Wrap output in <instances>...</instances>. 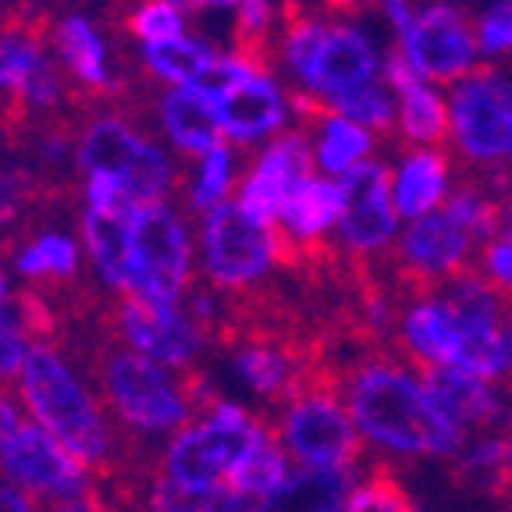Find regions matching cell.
Instances as JSON below:
<instances>
[{"label": "cell", "instance_id": "2", "mask_svg": "<svg viewBox=\"0 0 512 512\" xmlns=\"http://www.w3.org/2000/svg\"><path fill=\"white\" fill-rule=\"evenodd\" d=\"M18 388L43 431L54 434L68 452H75L86 466H96L104 473L118 470V438L107 427L104 406L75 377V370L54 345H32L22 363V374H18Z\"/></svg>", "mask_w": 512, "mask_h": 512}, {"label": "cell", "instance_id": "21", "mask_svg": "<svg viewBox=\"0 0 512 512\" xmlns=\"http://www.w3.org/2000/svg\"><path fill=\"white\" fill-rule=\"evenodd\" d=\"M416 374H420L427 399L452 424H459L463 431H473V427L488 431V427H495L498 413H502V402H498V395L484 381H477V377L463 374L456 367H416Z\"/></svg>", "mask_w": 512, "mask_h": 512}, {"label": "cell", "instance_id": "44", "mask_svg": "<svg viewBox=\"0 0 512 512\" xmlns=\"http://www.w3.org/2000/svg\"><path fill=\"white\" fill-rule=\"evenodd\" d=\"M384 11H388V22L395 25V32H399V40H402V36H406V32L413 29V22H416L413 4H409V0H388V4H384Z\"/></svg>", "mask_w": 512, "mask_h": 512}, {"label": "cell", "instance_id": "28", "mask_svg": "<svg viewBox=\"0 0 512 512\" xmlns=\"http://www.w3.org/2000/svg\"><path fill=\"white\" fill-rule=\"evenodd\" d=\"M79 260L82 246L61 228L36 232L11 253V264L25 281H72L79 274Z\"/></svg>", "mask_w": 512, "mask_h": 512}, {"label": "cell", "instance_id": "29", "mask_svg": "<svg viewBox=\"0 0 512 512\" xmlns=\"http://www.w3.org/2000/svg\"><path fill=\"white\" fill-rule=\"evenodd\" d=\"M313 139H317L313 160H317L328 175H338V178H345L352 168H360L363 160H367L370 146H374L367 128L342 118V114H331V118L320 121Z\"/></svg>", "mask_w": 512, "mask_h": 512}, {"label": "cell", "instance_id": "31", "mask_svg": "<svg viewBox=\"0 0 512 512\" xmlns=\"http://www.w3.org/2000/svg\"><path fill=\"white\" fill-rule=\"evenodd\" d=\"M288 477H292V473H288V459H285V452H281V441H278V434H274V427H267L264 441H260L246 456V463L235 470L228 491L239 498H260V502H267Z\"/></svg>", "mask_w": 512, "mask_h": 512}, {"label": "cell", "instance_id": "7", "mask_svg": "<svg viewBox=\"0 0 512 512\" xmlns=\"http://www.w3.org/2000/svg\"><path fill=\"white\" fill-rule=\"evenodd\" d=\"M299 253L278 224H260L235 200L210 210L200 224V264L217 292H249L274 264H299Z\"/></svg>", "mask_w": 512, "mask_h": 512}, {"label": "cell", "instance_id": "50", "mask_svg": "<svg viewBox=\"0 0 512 512\" xmlns=\"http://www.w3.org/2000/svg\"><path fill=\"white\" fill-rule=\"evenodd\" d=\"M11 303V288H8V274L0 271V306Z\"/></svg>", "mask_w": 512, "mask_h": 512}, {"label": "cell", "instance_id": "11", "mask_svg": "<svg viewBox=\"0 0 512 512\" xmlns=\"http://www.w3.org/2000/svg\"><path fill=\"white\" fill-rule=\"evenodd\" d=\"M111 324L114 342L171 370H192L203 342L210 338L200 320L182 306H157L136 296H121Z\"/></svg>", "mask_w": 512, "mask_h": 512}, {"label": "cell", "instance_id": "35", "mask_svg": "<svg viewBox=\"0 0 512 512\" xmlns=\"http://www.w3.org/2000/svg\"><path fill=\"white\" fill-rule=\"evenodd\" d=\"M345 512H416L409 491L402 488V480L392 473V466L377 463L370 470L367 484L352 491Z\"/></svg>", "mask_w": 512, "mask_h": 512}, {"label": "cell", "instance_id": "38", "mask_svg": "<svg viewBox=\"0 0 512 512\" xmlns=\"http://www.w3.org/2000/svg\"><path fill=\"white\" fill-rule=\"evenodd\" d=\"M29 328L18 310V303L0 306V374H22V363L29 356Z\"/></svg>", "mask_w": 512, "mask_h": 512}, {"label": "cell", "instance_id": "9", "mask_svg": "<svg viewBox=\"0 0 512 512\" xmlns=\"http://www.w3.org/2000/svg\"><path fill=\"white\" fill-rule=\"evenodd\" d=\"M132 288L128 296L178 306L192 281V239L182 210L164 203L136 207L132 217Z\"/></svg>", "mask_w": 512, "mask_h": 512}, {"label": "cell", "instance_id": "43", "mask_svg": "<svg viewBox=\"0 0 512 512\" xmlns=\"http://www.w3.org/2000/svg\"><path fill=\"white\" fill-rule=\"evenodd\" d=\"M0 512H36V495L0 480Z\"/></svg>", "mask_w": 512, "mask_h": 512}, {"label": "cell", "instance_id": "52", "mask_svg": "<svg viewBox=\"0 0 512 512\" xmlns=\"http://www.w3.org/2000/svg\"><path fill=\"white\" fill-rule=\"evenodd\" d=\"M505 441L512 445V413H509V431H505Z\"/></svg>", "mask_w": 512, "mask_h": 512}, {"label": "cell", "instance_id": "17", "mask_svg": "<svg viewBox=\"0 0 512 512\" xmlns=\"http://www.w3.org/2000/svg\"><path fill=\"white\" fill-rule=\"evenodd\" d=\"M0 466L18 488H25L29 495L54 498V502H68L93 488L86 477V463L36 424H25L18 431V438L4 448Z\"/></svg>", "mask_w": 512, "mask_h": 512}, {"label": "cell", "instance_id": "4", "mask_svg": "<svg viewBox=\"0 0 512 512\" xmlns=\"http://www.w3.org/2000/svg\"><path fill=\"white\" fill-rule=\"evenodd\" d=\"M72 160L79 175H107L125 185L136 207L164 203L178 182V164L168 146H160L125 114L89 118L75 136Z\"/></svg>", "mask_w": 512, "mask_h": 512}, {"label": "cell", "instance_id": "20", "mask_svg": "<svg viewBox=\"0 0 512 512\" xmlns=\"http://www.w3.org/2000/svg\"><path fill=\"white\" fill-rule=\"evenodd\" d=\"M50 47L61 64V72L75 82L79 89L96 96H107L118 89L111 68V47H107L104 32L82 11H68L50 29Z\"/></svg>", "mask_w": 512, "mask_h": 512}, {"label": "cell", "instance_id": "53", "mask_svg": "<svg viewBox=\"0 0 512 512\" xmlns=\"http://www.w3.org/2000/svg\"><path fill=\"white\" fill-rule=\"evenodd\" d=\"M360 4H367V0H360ZM384 4H388V0H384Z\"/></svg>", "mask_w": 512, "mask_h": 512}, {"label": "cell", "instance_id": "22", "mask_svg": "<svg viewBox=\"0 0 512 512\" xmlns=\"http://www.w3.org/2000/svg\"><path fill=\"white\" fill-rule=\"evenodd\" d=\"M128 217H132V210L128 214L82 210L79 214L82 253L89 256L100 281L118 296H128V288H132V224H128Z\"/></svg>", "mask_w": 512, "mask_h": 512}, {"label": "cell", "instance_id": "3", "mask_svg": "<svg viewBox=\"0 0 512 512\" xmlns=\"http://www.w3.org/2000/svg\"><path fill=\"white\" fill-rule=\"evenodd\" d=\"M93 374L107 409L128 434H168L196 416L192 370H171L146 360L121 342H100L93 352Z\"/></svg>", "mask_w": 512, "mask_h": 512}, {"label": "cell", "instance_id": "24", "mask_svg": "<svg viewBox=\"0 0 512 512\" xmlns=\"http://www.w3.org/2000/svg\"><path fill=\"white\" fill-rule=\"evenodd\" d=\"M338 221H342V185L310 175L285 200L278 228L296 246H310V242H320V235L335 228Z\"/></svg>", "mask_w": 512, "mask_h": 512}, {"label": "cell", "instance_id": "5", "mask_svg": "<svg viewBox=\"0 0 512 512\" xmlns=\"http://www.w3.org/2000/svg\"><path fill=\"white\" fill-rule=\"evenodd\" d=\"M267 427L235 402H217L214 413L192 420L160 452L157 477L185 491H228L235 470L264 441Z\"/></svg>", "mask_w": 512, "mask_h": 512}, {"label": "cell", "instance_id": "6", "mask_svg": "<svg viewBox=\"0 0 512 512\" xmlns=\"http://www.w3.org/2000/svg\"><path fill=\"white\" fill-rule=\"evenodd\" d=\"M338 388L342 374L331 363H317L278 416L274 434L306 470H352L363 452L356 420L342 406Z\"/></svg>", "mask_w": 512, "mask_h": 512}, {"label": "cell", "instance_id": "23", "mask_svg": "<svg viewBox=\"0 0 512 512\" xmlns=\"http://www.w3.org/2000/svg\"><path fill=\"white\" fill-rule=\"evenodd\" d=\"M459 324L448 303L420 299L402 320V352L413 367H456Z\"/></svg>", "mask_w": 512, "mask_h": 512}, {"label": "cell", "instance_id": "40", "mask_svg": "<svg viewBox=\"0 0 512 512\" xmlns=\"http://www.w3.org/2000/svg\"><path fill=\"white\" fill-rule=\"evenodd\" d=\"M484 274L491 278V288L512 299V242L505 235H498L495 242H484Z\"/></svg>", "mask_w": 512, "mask_h": 512}, {"label": "cell", "instance_id": "12", "mask_svg": "<svg viewBox=\"0 0 512 512\" xmlns=\"http://www.w3.org/2000/svg\"><path fill=\"white\" fill-rule=\"evenodd\" d=\"M470 235L459 228L456 221H448L445 214H427L416 217L399 239V274L402 292L420 303L431 299L441 285H452L459 274L470 271Z\"/></svg>", "mask_w": 512, "mask_h": 512}, {"label": "cell", "instance_id": "49", "mask_svg": "<svg viewBox=\"0 0 512 512\" xmlns=\"http://www.w3.org/2000/svg\"><path fill=\"white\" fill-rule=\"evenodd\" d=\"M239 0H200V11H235Z\"/></svg>", "mask_w": 512, "mask_h": 512}, {"label": "cell", "instance_id": "36", "mask_svg": "<svg viewBox=\"0 0 512 512\" xmlns=\"http://www.w3.org/2000/svg\"><path fill=\"white\" fill-rule=\"evenodd\" d=\"M331 111L342 114V118L356 121V125H363L367 132H388L395 121V104L392 96H388V89L377 86V82H370V86L356 89V93L349 96H338V100H331Z\"/></svg>", "mask_w": 512, "mask_h": 512}, {"label": "cell", "instance_id": "8", "mask_svg": "<svg viewBox=\"0 0 512 512\" xmlns=\"http://www.w3.org/2000/svg\"><path fill=\"white\" fill-rule=\"evenodd\" d=\"M196 89H203L214 100L224 143L253 146L288 132L285 125L292 118V96L274 82L267 64L256 57L239 54V50L221 54L210 79Z\"/></svg>", "mask_w": 512, "mask_h": 512}, {"label": "cell", "instance_id": "37", "mask_svg": "<svg viewBox=\"0 0 512 512\" xmlns=\"http://www.w3.org/2000/svg\"><path fill=\"white\" fill-rule=\"evenodd\" d=\"M274 15H278L274 0H239V8H235V40H239V54L264 61V50H267V43H271Z\"/></svg>", "mask_w": 512, "mask_h": 512}, {"label": "cell", "instance_id": "32", "mask_svg": "<svg viewBox=\"0 0 512 512\" xmlns=\"http://www.w3.org/2000/svg\"><path fill=\"white\" fill-rule=\"evenodd\" d=\"M399 128L409 143L434 146V143H445L448 128H452V114H448V104L438 93H431L427 86H420V89L402 93Z\"/></svg>", "mask_w": 512, "mask_h": 512}, {"label": "cell", "instance_id": "54", "mask_svg": "<svg viewBox=\"0 0 512 512\" xmlns=\"http://www.w3.org/2000/svg\"><path fill=\"white\" fill-rule=\"evenodd\" d=\"M509 217H512V214H509Z\"/></svg>", "mask_w": 512, "mask_h": 512}, {"label": "cell", "instance_id": "45", "mask_svg": "<svg viewBox=\"0 0 512 512\" xmlns=\"http://www.w3.org/2000/svg\"><path fill=\"white\" fill-rule=\"evenodd\" d=\"M18 203H22V196H18V189H15V178L0 171V221H8Z\"/></svg>", "mask_w": 512, "mask_h": 512}, {"label": "cell", "instance_id": "51", "mask_svg": "<svg viewBox=\"0 0 512 512\" xmlns=\"http://www.w3.org/2000/svg\"><path fill=\"white\" fill-rule=\"evenodd\" d=\"M168 4H175V8H182L185 15H189V11H200V0H168Z\"/></svg>", "mask_w": 512, "mask_h": 512}, {"label": "cell", "instance_id": "47", "mask_svg": "<svg viewBox=\"0 0 512 512\" xmlns=\"http://www.w3.org/2000/svg\"><path fill=\"white\" fill-rule=\"evenodd\" d=\"M203 512H246V502L239 495H232V491H214Z\"/></svg>", "mask_w": 512, "mask_h": 512}, {"label": "cell", "instance_id": "25", "mask_svg": "<svg viewBox=\"0 0 512 512\" xmlns=\"http://www.w3.org/2000/svg\"><path fill=\"white\" fill-rule=\"evenodd\" d=\"M139 61H143L146 75L171 86H203L210 72L221 61V50L203 36H178L171 43H157V47H139Z\"/></svg>", "mask_w": 512, "mask_h": 512}, {"label": "cell", "instance_id": "26", "mask_svg": "<svg viewBox=\"0 0 512 512\" xmlns=\"http://www.w3.org/2000/svg\"><path fill=\"white\" fill-rule=\"evenodd\" d=\"M352 470H303L260 505V512H345Z\"/></svg>", "mask_w": 512, "mask_h": 512}, {"label": "cell", "instance_id": "27", "mask_svg": "<svg viewBox=\"0 0 512 512\" xmlns=\"http://www.w3.org/2000/svg\"><path fill=\"white\" fill-rule=\"evenodd\" d=\"M448 200V160L438 150H416L402 160L395 178V207L406 217H427Z\"/></svg>", "mask_w": 512, "mask_h": 512}, {"label": "cell", "instance_id": "1", "mask_svg": "<svg viewBox=\"0 0 512 512\" xmlns=\"http://www.w3.org/2000/svg\"><path fill=\"white\" fill-rule=\"evenodd\" d=\"M342 384L356 427L377 445L406 456L431 452L441 459H456L463 452V427L452 424L427 399L424 384H416L388 356H367L349 377H342Z\"/></svg>", "mask_w": 512, "mask_h": 512}, {"label": "cell", "instance_id": "14", "mask_svg": "<svg viewBox=\"0 0 512 512\" xmlns=\"http://www.w3.org/2000/svg\"><path fill=\"white\" fill-rule=\"evenodd\" d=\"M64 100V72L43 36L25 25L0 29V104L50 114Z\"/></svg>", "mask_w": 512, "mask_h": 512}, {"label": "cell", "instance_id": "42", "mask_svg": "<svg viewBox=\"0 0 512 512\" xmlns=\"http://www.w3.org/2000/svg\"><path fill=\"white\" fill-rule=\"evenodd\" d=\"M22 416H18L15 402L8 399V395L0 392V456H4V448L11 445V441L18 438V431H22Z\"/></svg>", "mask_w": 512, "mask_h": 512}, {"label": "cell", "instance_id": "34", "mask_svg": "<svg viewBox=\"0 0 512 512\" xmlns=\"http://www.w3.org/2000/svg\"><path fill=\"white\" fill-rule=\"evenodd\" d=\"M125 25L139 47H157V43H171L185 36V11L168 0H136Z\"/></svg>", "mask_w": 512, "mask_h": 512}, {"label": "cell", "instance_id": "30", "mask_svg": "<svg viewBox=\"0 0 512 512\" xmlns=\"http://www.w3.org/2000/svg\"><path fill=\"white\" fill-rule=\"evenodd\" d=\"M235 185H239V178H235V146L221 143L196 160V168H192V178H189V189H185V203H189L192 214L207 217L210 210H217V207L228 203V196H232Z\"/></svg>", "mask_w": 512, "mask_h": 512}, {"label": "cell", "instance_id": "18", "mask_svg": "<svg viewBox=\"0 0 512 512\" xmlns=\"http://www.w3.org/2000/svg\"><path fill=\"white\" fill-rule=\"evenodd\" d=\"M310 164H313V150L303 128L281 132L278 139H271L260 150V157L239 178V192H235L239 200L235 203L260 224H278L292 189L303 178H310Z\"/></svg>", "mask_w": 512, "mask_h": 512}, {"label": "cell", "instance_id": "10", "mask_svg": "<svg viewBox=\"0 0 512 512\" xmlns=\"http://www.w3.org/2000/svg\"><path fill=\"white\" fill-rule=\"evenodd\" d=\"M456 146L470 160L512 157V79L491 68L470 72L448 100Z\"/></svg>", "mask_w": 512, "mask_h": 512}, {"label": "cell", "instance_id": "39", "mask_svg": "<svg viewBox=\"0 0 512 512\" xmlns=\"http://www.w3.org/2000/svg\"><path fill=\"white\" fill-rule=\"evenodd\" d=\"M477 47L484 54H512V0H495L484 15L477 18Z\"/></svg>", "mask_w": 512, "mask_h": 512}, {"label": "cell", "instance_id": "46", "mask_svg": "<svg viewBox=\"0 0 512 512\" xmlns=\"http://www.w3.org/2000/svg\"><path fill=\"white\" fill-rule=\"evenodd\" d=\"M491 495H495L498 502L509 505V509H512V445H509V459H505V466H502V473H498Z\"/></svg>", "mask_w": 512, "mask_h": 512}, {"label": "cell", "instance_id": "33", "mask_svg": "<svg viewBox=\"0 0 512 512\" xmlns=\"http://www.w3.org/2000/svg\"><path fill=\"white\" fill-rule=\"evenodd\" d=\"M445 217L456 221L470 239L495 242L502 232V203H495L491 196L477 189V185H459L452 189V196L445 200Z\"/></svg>", "mask_w": 512, "mask_h": 512}, {"label": "cell", "instance_id": "15", "mask_svg": "<svg viewBox=\"0 0 512 512\" xmlns=\"http://www.w3.org/2000/svg\"><path fill=\"white\" fill-rule=\"evenodd\" d=\"M402 54L424 79L452 86V82L466 79L477 61V29L466 22L459 8L434 0L416 15L413 29L402 36Z\"/></svg>", "mask_w": 512, "mask_h": 512}, {"label": "cell", "instance_id": "48", "mask_svg": "<svg viewBox=\"0 0 512 512\" xmlns=\"http://www.w3.org/2000/svg\"><path fill=\"white\" fill-rule=\"evenodd\" d=\"M502 356H505V374L512 377V299L502 306Z\"/></svg>", "mask_w": 512, "mask_h": 512}, {"label": "cell", "instance_id": "41", "mask_svg": "<svg viewBox=\"0 0 512 512\" xmlns=\"http://www.w3.org/2000/svg\"><path fill=\"white\" fill-rule=\"evenodd\" d=\"M384 79L392 82L395 93H409V89H420L424 86V75L416 72L413 64H409V57L402 54V47H392L388 54H384Z\"/></svg>", "mask_w": 512, "mask_h": 512}, {"label": "cell", "instance_id": "13", "mask_svg": "<svg viewBox=\"0 0 512 512\" xmlns=\"http://www.w3.org/2000/svg\"><path fill=\"white\" fill-rule=\"evenodd\" d=\"M377 72V47L367 32L349 22H320L313 50L296 79L299 93L320 96V100H338L356 89L370 86Z\"/></svg>", "mask_w": 512, "mask_h": 512}, {"label": "cell", "instance_id": "16", "mask_svg": "<svg viewBox=\"0 0 512 512\" xmlns=\"http://www.w3.org/2000/svg\"><path fill=\"white\" fill-rule=\"evenodd\" d=\"M338 185H342V221H338L342 246L352 256H367L388 246L399 224L392 171L381 160H363Z\"/></svg>", "mask_w": 512, "mask_h": 512}, {"label": "cell", "instance_id": "19", "mask_svg": "<svg viewBox=\"0 0 512 512\" xmlns=\"http://www.w3.org/2000/svg\"><path fill=\"white\" fill-rule=\"evenodd\" d=\"M153 118H157L160 136L168 139L171 150L182 153V157L200 160L203 153L224 143L214 100L196 86L160 89L157 100H153Z\"/></svg>", "mask_w": 512, "mask_h": 512}]
</instances>
